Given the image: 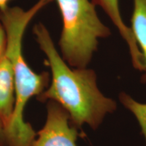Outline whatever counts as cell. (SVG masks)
Listing matches in <instances>:
<instances>
[{
  "instance_id": "cell-10",
  "label": "cell",
  "mask_w": 146,
  "mask_h": 146,
  "mask_svg": "<svg viewBox=\"0 0 146 146\" xmlns=\"http://www.w3.org/2000/svg\"><path fill=\"white\" fill-rule=\"evenodd\" d=\"M0 146H8L4 128L0 123Z\"/></svg>"
},
{
  "instance_id": "cell-6",
  "label": "cell",
  "mask_w": 146,
  "mask_h": 146,
  "mask_svg": "<svg viewBox=\"0 0 146 146\" xmlns=\"http://www.w3.org/2000/svg\"><path fill=\"white\" fill-rule=\"evenodd\" d=\"M14 94L12 66L6 55L0 61V123L5 131L13 113Z\"/></svg>"
},
{
  "instance_id": "cell-5",
  "label": "cell",
  "mask_w": 146,
  "mask_h": 146,
  "mask_svg": "<svg viewBox=\"0 0 146 146\" xmlns=\"http://www.w3.org/2000/svg\"><path fill=\"white\" fill-rule=\"evenodd\" d=\"M91 1L96 6H100L110 18L127 45L133 68L143 72L145 70L143 54L130 27L124 21L120 12L119 0H91Z\"/></svg>"
},
{
  "instance_id": "cell-9",
  "label": "cell",
  "mask_w": 146,
  "mask_h": 146,
  "mask_svg": "<svg viewBox=\"0 0 146 146\" xmlns=\"http://www.w3.org/2000/svg\"><path fill=\"white\" fill-rule=\"evenodd\" d=\"M7 46L6 34L3 25L0 23V61L3 59L5 55Z\"/></svg>"
},
{
  "instance_id": "cell-1",
  "label": "cell",
  "mask_w": 146,
  "mask_h": 146,
  "mask_svg": "<svg viewBox=\"0 0 146 146\" xmlns=\"http://www.w3.org/2000/svg\"><path fill=\"white\" fill-rule=\"evenodd\" d=\"M33 34L51 70L50 85L36 99L41 102L52 100L59 104L68 112L71 124L77 129L87 125L97 130L106 116L117 108L116 102L100 90L98 76L93 69L70 68L43 24L35 25Z\"/></svg>"
},
{
  "instance_id": "cell-7",
  "label": "cell",
  "mask_w": 146,
  "mask_h": 146,
  "mask_svg": "<svg viewBox=\"0 0 146 146\" xmlns=\"http://www.w3.org/2000/svg\"><path fill=\"white\" fill-rule=\"evenodd\" d=\"M133 11L130 28L143 54L145 70L141 82L146 83V0H133Z\"/></svg>"
},
{
  "instance_id": "cell-2",
  "label": "cell",
  "mask_w": 146,
  "mask_h": 146,
  "mask_svg": "<svg viewBox=\"0 0 146 146\" xmlns=\"http://www.w3.org/2000/svg\"><path fill=\"white\" fill-rule=\"evenodd\" d=\"M6 34L5 55L11 62L14 73L15 102L10 122L5 130L8 146H31L36 133L30 124L24 120V110L33 96H39L50 83L48 72L36 73L27 63L23 54V40L30 23L26 16L11 14L3 18Z\"/></svg>"
},
{
  "instance_id": "cell-8",
  "label": "cell",
  "mask_w": 146,
  "mask_h": 146,
  "mask_svg": "<svg viewBox=\"0 0 146 146\" xmlns=\"http://www.w3.org/2000/svg\"><path fill=\"white\" fill-rule=\"evenodd\" d=\"M119 100L136 118L146 142V104L140 103L125 92L120 93Z\"/></svg>"
},
{
  "instance_id": "cell-4",
  "label": "cell",
  "mask_w": 146,
  "mask_h": 146,
  "mask_svg": "<svg viewBox=\"0 0 146 146\" xmlns=\"http://www.w3.org/2000/svg\"><path fill=\"white\" fill-rule=\"evenodd\" d=\"M47 102L46 121L31 146H77L78 129L71 124L68 112L57 102Z\"/></svg>"
},
{
  "instance_id": "cell-3",
  "label": "cell",
  "mask_w": 146,
  "mask_h": 146,
  "mask_svg": "<svg viewBox=\"0 0 146 146\" xmlns=\"http://www.w3.org/2000/svg\"><path fill=\"white\" fill-rule=\"evenodd\" d=\"M62 20L60 54L72 68H87L101 39L111 35L91 0H56Z\"/></svg>"
},
{
  "instance_id": "cell-11",
  "label": "cell",
  "mask_w": 146,
  "mask_h": 146,
  "mask_svg": "<svg viewBox=\"0 0 146 146\" xmlns=\"http://www.w3.org/2000/svg\"><path fill=\"white\" fill-rule=\"evenodd\" d=\"M10 0H0V10L6 8L8 6V2Z\"/></svg>"
}]
</instances>
